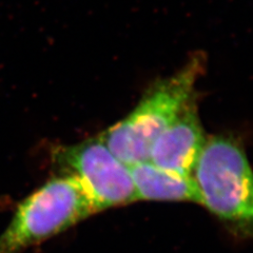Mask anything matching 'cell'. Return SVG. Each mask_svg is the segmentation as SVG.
I'll use <instances>...</instances> for the list:
<instances>
[{
	"label": "cell",
	"mask_w": 253,
	"mask_h": 253,
	"mask_svg": "<svg viewBox=\"0 0 253 253\" xmlns=\"http://www.w3.org/2000/svg\"><path fill=\"white\" fill-rule=\"evenodd\" d=\"M54 162L63 174L77 178L98 212L137 202L130 168L98 136L58 147Z\"/></svg>",
	"instance_id": "4"
},
{
	"label": "cell",
	"mask_w": 253,
	"mask_h": 253,
	"mask_svg": "<svg viewBox=\"0 0 253 253\" xmlns=\"http://www.w3.org/2000/svg\"><path fill=\"white\" fill-rule=\"evenodd\" d=\"M207 54L196 51L173 74L148 86L131 112L99 137L129 167L149 160L155 139L197 98L196 84L206 72Z\"/></svg>",
	"instance_id": "1"
},
{
	"label": "cell",
	"mask_w": 253,
	"mask_h": 253,
	"mask_svg": "<svg viewBox=\"0 0 253 253\" xmlns=\"http://www.w3.org/2000/svg\"><path fill=\"white\" fill-rule=\"evenodd\" d=\"M206 140L196 98L155 139L148 161L167 171L192 176Z\"/></svg>",
	"instance_id": "5"
},
{
	"label": "cell",
	"mask_w": 253,
	"mask_h": 253,
	"mask_svg": "<svg viewBox=\"0 0 253 253\" xmlns=\"http://www.w3.org/2000/svg\"><path fill=\"white\" fill-rule=\"evenodd\" d=\"M129 168L137 201L202 205L199 188L192 176L167 171L149 161L132 165Z\"/></svg>",
	"instance_id": "6"
},
{
	"label": "cell",
	"mask_w": 253,
	"mask_h": 253,
	"mask_svg": "<svg viewBox=\"0 0 253 253\" xmlns=\"http://www.w3.org/2000/svg\"><path fill=\"white\" fill-rule=\"evenodd\" d=\"M77 178L63 174L23 200L0 235V253H21L97 213Z\"/></svg>",
	"instance_id": "3"
},
{
	"label": "cell",
	"mask_w": 253,
	"mask_h": 253,
	"mask_svg": "<svg viewBox=\"0 0 253 253\" xmlns=\"http://www.w3.org/2000/svg\"><path fill=\"white\" fill-rule=\"evenodd\" d=\"M192 177L202 206L235 236L253 240V170L241 142L230 135L208 137Z\"/></svg>",
	"instance_id": "2"
}]
</instances>
